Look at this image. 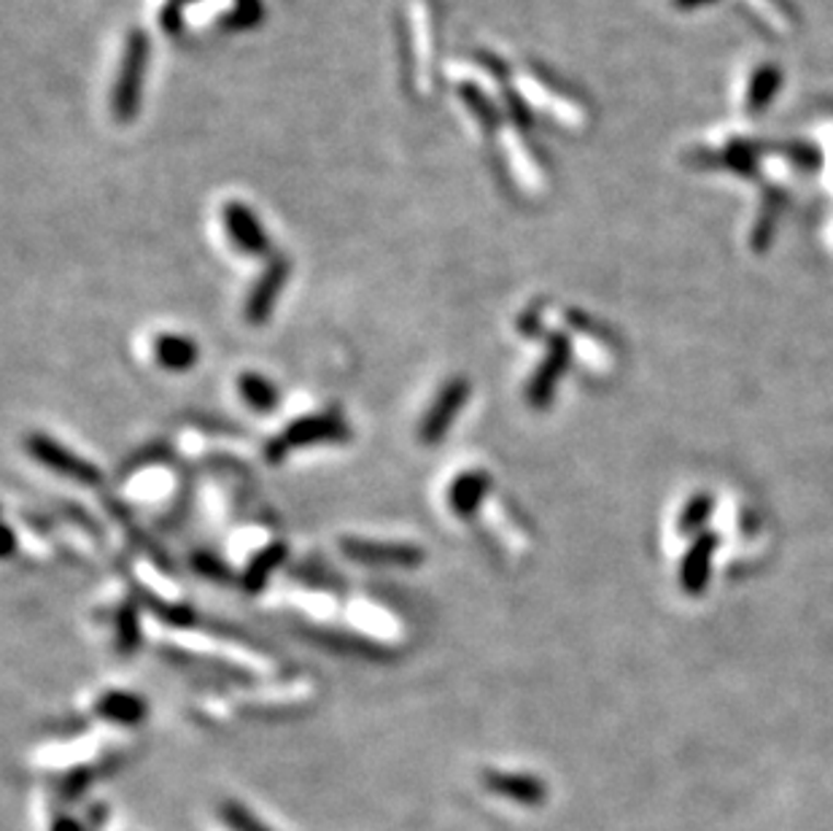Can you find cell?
<instances>
[{
    "label": "cell",
    "mask_w": 833,
    "mask_h": 831,
    "mask_svg": "<svg viewBox=\"0 0 833 831\" xmlns=\"http://www.w3.org/2000/svg\"><path fill=\"white\" fill-rule=\"evenodd\" d=\"M488 489H491V478H488L483 470H470V473H462L456 481H453L451 492H448L451 510L467 519V516H472L477 508H481V503L486 499Z\"/></svg>",
    "instance_id": "8992f818"
},
{
    "label": "cell",
    "mask_w": 833,
    "mask_h": 831,
    "mask_svg": "<svg viewBox=\"0 0 833 831\" xmlns=\"http://www.w3.org/2000/svg\"><path fill=\"white\" fill-rule=\"evenodd\" d=\"M27 449H31V453L38 459L41 464L51 468L55 473L68 475V478L79 481V484L90 486V484H97V478H101V473H97V470L92 468L86 459L76 457L73 451H68L66 446H60L57 440H51L49 435H31V440H27Z\"/></svg>",
    "instance_id": "3957f363"
},
{
    "label": "cell",
    "mask_w": 833,
    "mask_h": 831,
    "mask_svg": "<svg viewBox=\"0 0 833 831\" xmlns=\"http://www.w3.org/2000/svg\"><path fill=\"white\" fill-rule=\"evenodd\" d=\"M348 438V424L335 414H316L297 418L294 424H289L270 446H267V457L273 462H278L281 457H287L291 449H300V446H313V443H332V440Z\"/></svg>",
    "instance_id": "6da1fadb"
},
{
    "label": "cell",
    "mask_w": 833,
    "mask_h": 831,
    "mask_svg": "<svg viewBox=\"0 0 833 831\" xmlns=\"http://www.w3.org/2000/svg\"><path fill=\"white\" fill-rule=\"evenodd\" d=\"M278 289H281V276H278V270H276V273H270V276H267V281L262 284L259 289H256L252 302H248V319H252V322H265L267 313H270V308H273V302H276Z\"/></svg>",
    "instance_id": "4fadbf2b"
},
{
    "label": "cell",
    "mask_w": 833,
    "mask_h": 831,
    "mask_svg": "<svg viewBox=\"0 0 833 831\" xmlns=\"http://www.w3.org/2000/svg\"><path fill=\"white\" fill-rule=\"evenodd\" d=\"M51 831H84V827L71 816H57L55 823H51Z\"/></svg>",
    "instance_id": "9a60e30c"
},
{
    "label": "cell",
    "mask_w": 833,
    "mask_h": 831,
    "mask_svg": "<svg viewBox=\"0 0 833 831\" xmlns=\"http://www.w3.org/2000/svg\"><path fill=\"white\" fill-rule=\"evenodd\" d=\"M241 394L248 405L256 411H270L278 403V392L265 376L243 373L241 378Z\"/></svg>",
    "instance_id": "8fae6325"
},
{
    "label": "cell",
    "mask_w": 833,
    "mask_h": 831,
    "mask_svg": "<svg viewBox=\"0 0 833 831\" xmlns=\"http://www.w3.org/2000/svg\"><path fill=\"white\" fill-rule=\"evenodd\" d=\"M488 792L508 796L521 805H540L545 799V783L532 775H518V772H486L483 775Z\"/></svg>",
    "instance_id": "5b68a950"
},
{
    "label": "cell",
    "mask_w": 833,
    "mask_h": 831,
    "mask_svg": "<svg viewBox=\"0 0 833 831\" xmlns=\"http://www.w3.org/2000/svg\"><path fill=\"white\" fill-rule=\"evenodd\" d=\"M138 643V624H136V610L125 608L119 615V648L132 650Z\"/></svg>",
    "instance_id": "5bb4252c"
},
{
    "label": "cell",
    "mask_w": 833,
    "mask_h": 831,
    "mask_svg": "<svg viewBox=\"0 0 833 831\" xmlns=\"http://www.w3.org/2000/svg\"><path fill=\"white\" fill-rule=\"evenodd\" d=\"M219 816L232 831H273L265 821H259L246 805H241V801L227 799L224 805L219 807Z\"/></svg>",
    "instance_id": "7c38bea8"
},
{
    "label": "cell",
    "mask_w": 833,
    "mask_h": 831,
    "mask_svg": "<svg viewBox=\"0 0 833 831\" xmlns=\"http://www.w3.org/2000/svg\"><path fill=\"white\" fill-rule=\"evenodd\" d=\"M343 554L351 556L354 562H362V565H397V567H413L418 562H424V551L418 545L407 543H381V540H343Z\"/></svg>",
    "instance_id": "277c9868"
},
{
    "label": "cell",
    "mask_w": 833,
    "mask_h": 831,
    "mask_svg": "<svg viewBox=\"0 0 833 831\" xmlns=\"http://www.w3.org/2000/svg\"><path fill=\"white\" fill-rule=\"evenodd\" d=\"M97 711H101L103 718L116 720V724H125V726L141 724L146 716L143 702L138 700L136 694H125V691H111V694L103 696Z\"/></svg>",
    "instance_id": "ba28073f"
},
{
    "label": "cell",
    "mask_w": 833,
    "mask_h": 831,
    "mask_svg": "<svg viewBox=\"0 0 833 831\" xmlns=\"http://www.w3.org/2000/svg\"><path fill=\"white\" fill-rule=\"evenodd\" d=\"M284 556H287V545H270V549L262 551L259 556L252 562V567L246 569V578H243V584H246L248 591H256L265 586V580L270 578V573L276 569L278 565L284 562Z\"/></svg>",
    "instance_id": "30bf717a"
},
{
    "label": "cell",
    "mask_w": 833,
    "mask_h": 831,
    "mask_svg": "<svg viewBox=\"0 0 833 831\" xmlns=\"http://www.w3.org/2000/svg\"><path fill=\"white\" fill-rule=\"evenodd\" d=\"M197 359V346L182 335H162L157 341V362L165 370H186Z\"/></svg>",
    "instance_id": "9c48e42d"
},
{
    "label": "cell",
    "mask_w": 833,
    "mask_h": 831,
    "mask_svg": "<svg viewBox=\"0 0 833 831\" xmlns=\"http://www.w3.org/2000/svg\"><path fill=\"white\" fill-rule=\"evenodd\" d=\"M470 397V381L467 378H453L442 386V392L437 394L432 408L427 411L421 424V440L427 446L440 443L446 438V432L451 429V424L456 422L459 411L464 408Z\"/></svg>",
    "instance_id": "7a4b0ae2"
},
{
    "label": "cell",
    "mask_w": 833,
    "mask_h": 831,
    "mask_svg": "<svg viewBox=\"0 0 833 831\" xmlns=\"http://www.w3.org/2000/svg\"><path fill=\"white\" fill-rule=\"evenodd\" d=\"M564 362H567V348H564V343H556V346L551 348V354H547L545 365L537 370V376H534L532 386H529V400H532V405H545L547 400H551L553 383H556L558 373H562Z\"/></svg>",
    "instance_id": "52a82bcc"
}]
</instances>
